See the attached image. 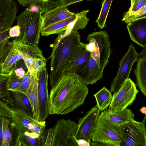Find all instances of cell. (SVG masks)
I'll return each instance as SVG.
<instances>
[{
	"instance_id": "b9f144b4",
	"label": "cell",
	"mask_w": 146,
	"mask_h": 146,
	"mask_svg": "<svg viewBox=\"0 0 146 146\" xmlns=\"http://www.w3.org/2000/svg\"><path fill=\"white\" fill-rule=\"evenodd\" d=\"M133 0H130L131 1H132Z\"/></svg>"
},
{
	"instance_id": "603a6c76",
	"label": "cell",
	"mask_w": 146,
	"mask_h": 146,
	"mask_svg": "<svg viewBox=\"0 0 146 146\" xmlns=\"http://www.w3.org/2000/svg\"><path fill=\"white\" fill-rule=\"evenodd\" d=\"M94 96L100 112L107 109L111 102L112 97L111 92L105 86L94 94Z\"/></svg>"
},
{
	"instance_id": "9a60e30c",
	"label": "cell",
	"mask_w": 146,
	"mask_h": 146,
	"mask_svg": "<svg viewBox=\"0 0 146 146\" xmlns=\"http://www.w3.org/2000/svg\"><path fill=\"white\" fill-rule=\"evenodd\" d=\"M127 28L131 40L146 48V18L127 24Z\"/></svg>"
},
{
	"instance_id": "e575fe53",
	"label": "cell",
	"mask_w": 146,
	"mask_h": 146,
	"mask_svg": "<svg viewBox=\"0 0 146 146\" xmlns=\"http://www.w3.org/2000/svg\"><path fill=\"white\" fill-rule=\"evenodd\" d=\"M20 30L19 26L17 25L11 27L9 30V35L11 37H17L20 34Z\"/></svg>"
},
{
	"instance_id": "5b68a950",
	"label": "cell",
	"mask_w": 146,
	"mask_h": 146,
	"mask_svg": "<svg viewBox=\"0 0 146 146\" xmlns=\"http://www.w3.org/2000/svg\"><path fill=\"white\" fill-rule=\"evenodd\" d=\"M92 146H120L122 135L120 125L100 114L92 138Z\"/></svg>"
},
{
	"instance_id": "f546056e",
	"label": "cell",
	"mask_w": 146,
	"mask_h": 146,
	"mask_svg": "<svg viewBox=\"0 0 146 146\" xmlns=\"http://www.w3.org/2000/svg\"><path fill=\"white\" fill-rule=\"evenodd\" d=\"M23 78H20L15 74L13 71L9 76L7 84V88L9 91L14 92L21 84Z\"/></svg>"
},
{
	"instance_id": "8d00e7d4",
	"label": "cell",
	"mask_w": 146,
	"mask_h": 146,
	"mask_svg": "<svg viewBox=\"0 0 146 146\" xmlns=\"http://www.w3.org/2000/svg\"><path fill=\"white\" fill-rule=\"evenodd\" d=\"M9 39H7L0 42V59L3 55L6 44Z\"/></svg>"
},
{
	"instance_id": "277c9868",
	"label": "cell",
	"mask_w": 146,
	"mask_h": 146,
	"mask_svg": "<svg viewBox=\"0 0 146 146\" xmlns=\"http://www.w3.org/2000/svg\"><path fill=\"white\" fill-rule=\"evenodd\" d=\"M16 20L21 33L15 39L24 44L38 45L42 27V14L27 8Z\"/></svg>"
},
{
	"instance_id": "ac0fdd59",
	"label": "cell",
	"mask_w": 146,
	"mask_h": 146,
	"mask_svg": "<svg viewBox=\"0 0 146 146\" xmlns=\"http://www.w3.org/2000/svg\"><path fill=\"white\" fill-rule=\"evenodd\" d=\"M100 114L111 121L120 125L132 121L135 116L132 110L127 108L115 112L107 109L102 111Z\"/></svg>"
},
{
	"instance_id": "5bb4252c",
	"label": "cell",
	"mask_w": 146,
	"mask_h": 146,
	"mask_svg": "<svg viewBox=\"0 0 146 146\" xmlns=\"http://www.w3.org/2000/svg\"><path fill=\"white\" fill-rule=\"evenodd\" d=\"M86 44L80 42L69 55L63 70V74L74 73L90 58V52L86 49Z\"/></svg>"
},
{
	"instance_id": "2e32d148",
	"label": "cell",
	"mask_w": 146,
	"mask_h": 146,
	"mask_svg": "<svg viewBox=\"0 0 146 146\" xmlns=\"http://www.w3.org/2000/svg\"><path fill=\"white\" fill-rule=\"evenodd\" d=\"M136 68L133 72L136 76V85L146 96V48L138 54Z\"/></svg>"
},
{
	"instance_id": "1f68e13d",
	"label": "cell",
	"mask_w": 146,
	"mask_h": 146,
	"mask_svg": "<svg viewBox=\"0 0 146 146\" xmlns=\"http://www.w3.org/2000/svg\"><path fill=\"white\" fill-rule=\"evenodd\" d=\"M0 115L9 118L11 117V108L0 99Z\"/></svg>"
},
{
	"instance_id": "836d02e7",
	"label": "cell",
	"mask_w": 146,
	"mask_h": 146,
	"mask_svg": "<svg viewBox=\"0 0 146 146\" xmlns=\"http://www.w3.org/2000/svg\"><path fill=\"white\" fill-rule=\"evenodd\" d=\"M84 0H63L61 3L58 6L50 10H54L58 9L65 7H68V6L71 5ZM86 0L90 1L92 0Z\"/></svg>"
},
{
	"instance_id": "4dcf8cb0",
	"label": "cell",
	"mask_w": 146,
	"mask_h": 146,
	"mask_svg": "<svg viewBox=\"0 0 146 146\" xmlns=\"http://www.w3.org/2000/svg\"><path fill=\"white\" fill-rule=\"evenodd\" d=\"M128 11H136L146 5V0H133Z\"/></svg>"
},
{
	"instance_id": "484cf974",
	"label": "cell",
	"mask_w": 146,
	"mask_h": 146,
	"mask_svg": "<svg viewBox=\"0 0 146 146\" xmlns=\"http://www.w3.org/2000/svg\"><path fill=\"white\" fill-rule=\"evenodd\" d=\"M13 92L14 100L18 108L22 110L33 118L31 105L27 96L24 94L19 92Z\"/></svg>"
},
{
	"instance_id": "4fadbf2b",
	"label": "cell",
	"mask_w": 146,
	"mask_h": 146,
	"mask_svg": "<svg viewBox=\"0 0 146 146\" xmlns=\"http://www.w3.org/2000/svg\"><path fill=\"white\" fill-rule=\"evenodd\" d=\"M100 112L96 105L79 119L75 135L76 139H83L92 144V134Z\"/></svg>"
},
{
	"instance_id": "f35d334b",
	"label": "cell",
	"mask_w": 146,
	"mask_h": 146,
	"mask_svg": "<svg viewBox=\"0 0 146 146\" xmlns=\"http://www.w3.org/2000/svg\"><path fill=\"white\" fill-rule=\"evenodd\" d=\"M78 146H90L92 144L83 139H76Z\"/></svg>"
},
{
	"instance_id": "7a4b0ae2",
	"label": "cell",
	"mask_w": 146,
	"mask_h": 146,
	"mask_svg": "<svg viewBox=\"0 0 146 146\" xmlns=\"http://www.w3.org/2000/svg\"><path fill=\"white\" fill-rule=\"evenodd\" d=\"M86 44L90 52L89 59L77 69L74 73L85 85L96 83L103 76V72L108 65L112 51L111 42L106 31L93 32L88 35Z\"/></svg>"
},
{
	"instance_id": "d4e9b609",
	"label": "cell",
	"mask_w": 146,
	"mask_h": 146,
	"mask_svg": "<svg viewBox=\"0 0 146 146\" xmlns=\"http://www.w3.org/2000/svg\"><path fill=\"white\" fill-rule=\"evenodd\" d=\"M25 95L30 102L33 111V118L36 121L40 122L37 81L29 90Z\"/></svg>"
},
{
	"instance_id": "74e56055",
	"label": "cell",
	"mask_w": 146,
	"mask_h": 146,
	"mask_svg": "<svg viewBox=\"0 0 146 146\" xmlns=\"http://www.w3.org/2000/svg\"><path fill=\"white\" fill-rule=\"evenodd\" d=\"M9 30H7L0 33V42L11 38L9 35Z\"/></svg>"
},
{
	"instance_id": "ffe728a7",
	"label": "cell",
	"mask_w": 146,
	"mask_h": 146,
	"mask_svg": "<svg viewBox=\"0 0 146 146\" xmlns=\"http://www.w3.org/2000/svg\"><path fill=\"white\" fill-rule=\"evenodd\" d=\"M9 118L0 115V146L10 145L12 139L11 129L14 127Z\"/></svg>"
},
{
	"instance_id": "d590c367",
	"label": "cell",
	"mask_w": 146,
	"mask_h": 146,
	"mask_svg": "<svg viewBox=\"0 0 146 146\" xmlns=\"http://www.w3.org/2000/svg\"><path fill=\"white\" fill-rule=\"evenodd\" d=\"M14 72L15 75L21 78H23L26 73L22 67L17 68Z\"/></svg>"
},
{
	"instance_id": "ab89813d",
	"label": "cell",
	"mask_w": 146,
	"mask_h": 146,
	"mask_svg": "<svg viewBox=\"0 0 146 146\" xmlns=\"http://www.w3.org/2000/svg\"><path fill=\"white\" fill-rule=\"evenodd\" d=\"M140 111L142 113L146 115V108L145 106H143L141 108L140 110Z\"/></svg>"
},
{
	"instance_id": "7c38bea8",
	"label": "cell",
	"mask_w": 146,
	"mask_h": 146,
	"mask_svg": "<svg viewBox=\"0 0 146 146\" xmlns=\"http://www.w3.org/2000/svg\"><path fill=\"white\" fill-rule=\"evenodd\" d=\"M39 121H45L49 115V95L48 90V74L45 64L37 73Z\"/></svg>"
},
{
	"instance_id": "d6a6232c",
	"label": "cell",
	"mask_w": 146,
	"mask_h": 146,
	"mask_svg": "<svg viewBox=\"0 0 146 146\" xmlns=\"http://www.w3.org/2000/svg\"><path fill=\"white\" fill-rule=\"evenodd\" d=\"M46 64V60L44 61L38 60L36 61L33 68V74L36 76L37 73L45 64Z\"/></svg>"
},
{
	"instance_id": "60d3db41",
	"label": "cell",
	"mask_w": 146,
	"mask_h": 146,
	"mask_svg": "<svg viewBox=\"0 0 146 146\" xmlns=\"http://www.w3.org/2000/svg\"><path fill=\"white\" fill-rule=\"evenodd\" d=\"M1 65H0V72H1Z\"/></svg>"
},
{
	"instance_id": "30bf717a",
	"label": "cell",
	"mask_w": 146,
	"mask_h": 146,
	"mask_svg": "<svg viewBox=\"0 0 146 146\" xmlns=\"http://www.w3.org/2000/svg\"><path fill=\"white\" fill-rule=\"evenodd\" d=\"M139 92L136 84L128 78L118 91L113 94L109 109L115 112L126 108L135 100Z\"/></svg>"
},
{
	"instance_id": "44dd1931",
	"label": "cell",
	"mask_w": 146,
	"mask_h": 146,
	"mask_svg": "<svg viewBox=\"0 0 146 146\" xmlns=\"http://www.w3.org/2000/svg\"><path fill=\"white\" fill-rule=\"evenodd\" d=\"M80 12L68 18L50 25L42 29L41 34L42 36H47L53 34H59L65 30L68 25L75 21L78 17Z\"/></svg>"
},
{
	"instance_id": "6da1fadb",
	"label": "cell",
	"mask_w": 146,
	"mask_h": 146,
	"mask_svg": "<svg viewBox=\"0 0 146 146\" xmlns=\"http://www.w3.org/2000/svg\"><path fill=\"white\" fill-rule=\"evenodd\" d=\"M87 86L74 73L63 74L51 87L49 95V114L65 115L83 104L88 93Z\"/></svg>"
},
{
	"instance_id": "f1b7e54d",
	"label": "cell",
	"mask_w": 146,
	"mask_h": 146,
	"mask_svg": "<svg viewBox=\"0 0 146 146\" xmlns=\"http://www.w3.org/2000/svg\"><path fill=\"white\" fill-rule=\"evenodd\" d=\"M37 81V76L27 71L15 91L25 94L29 90Z\"/></svg>"
},
{
	"instance_id": "d6986e66",
	"label": "cell",
	"mask_w": 146,
	"mask_h": 146,
	"mask_svg": "<svg viewBox=\"0 0 146 146\" xmlns=\"http://www.w3.org/2000/svg\"><path fill=\"white\" fill-rule=\"evenodd\" d=\"M22 6L33 5L36 12L43 14L58 6L63 0H17Z\"/></svg>"
},
{
	"instance_id": "83f0119b",
	"label": "cell",
	"mask_w": 146,
	"mask_h": 146,
	"mask_svg": "<svg viewBox=\"0 0 146 146\" xmlns=\"http://www.w3.org/2000/svg\"><path fill=\"white\" fill-rule=\"evenodd\" d=\"M145 18H146V5L136 11H128L125 12L121 20L128 24Z\"/></svg>"
},
{
	"instance_id": "e0dca14e",
	"label": "cell",
	"mask_w": 146,
	"mask_h": 146,
	"mask_svg": "<svg viewBox=\"0 0 146 146\" xmlns=\"http://www.w3.org/2000/svg\"><path fill=\"white\" fill-rule=\"evenodd\" d=\"M76 13L70 12L68 10V7L54 10H49L42 15L43 25L42 29L70 17Z\"/></svg>"
},
{
	"instance_id": "cb8c5ba5",
	"label": "cell",
	"mask_w": 146,
	"mask_h": 146,
	"mask_svg": "<svg viewBox=\"0 0 146 146\" xmlns=\"http://www.w3.org/2000/svg\"><path fill=\"white\" fill-rule=\"evenodd\" d=\"M10 74H4L0 72V99L10 108L13 107L15 105V101L7 88V84Z\"/></svg>"
},
{
	"instance_id": "52a82bcc",
	"label": "cell",
	"mask_w": 146,
	"mask_h": 146,
	"mask_svg": "<svg viewBox=\"0 0 146 146\" xmlns=\"http://www.w3.org/2000/svg\"><path fill=\"white\" fill-rule=\"evenodd\" d=\"M146 115L142 122L134 119L120 125L122 135L120 146H146Z\"/></svg>"
},
{
	"instance_id": "3957f363",
	"label": "cell",
	"mask_w": 146,
	"mask_h": 146,
	"mask_svg": "<svg viewBox=\"0 0 146 146\" xmlns=\"http://www.w3.org/2000/svg\"><path fill=\"white\" fill-rule=\"evenodd\" d=\"M54 42L50 58V73L49 76L52 87L61 78L66 61L72 51L81 42L80 33L72 30H64L58 34Z\"/></svg>"
},
{
	"instance_id": "7402d4cb",
	"label": "cell",
	"mask_w": 146,
	"mask_h": 146,
	"mask_svg": "<svg viewBox=\"0 0 146 146\" xmlns=\"http://www.w3.org/2000/svg\"><path fill=\"white\" fill-rule=\"evenodd\" d=\"M49 129H45L40 136L33 138L24 134L18 135L16 139L15 146H44Z\"/></svg>"
},
{
	"instance_id": "4316f807",
	"label": "cell",
	"mask_w": 146,
	"mask_h": 146,
	"mask_svg": "<svg viewBox=\"0 0 146 146\" xmlns=\"http://www.w3.org/2000/svg\"><path fill=\"white\" fill-rule=\"evenodd\" d=\"M113 0H103L99 16L96 20L98 27L102 29L106 27L107 25L106 21L110 8Z\"/></svg>"
},
{
	"instance_id": "8992f818",
	"label": "cell",
	"mask_w": 146,
	"mask_h": 146,
	"mask_svg": "<svg viewBox=\"0 0 146 146\" xmlns=\"http://www.w3.org/2000/svg\"><path fill=\"white\" fill-rule=\"evenodd\" d=\"M78 124L70 119L58 120L53 127L51 146H78L75 137Z\"/></svg>"
},
{
	"instance_id": "9c48e42d",
	"label": "cell",
	"mask_w": 146,
	"mask_h": 146,
	"mask_svg": "<svg viewBox=\"0 0 146 146\" xmlns=\"http://www.w3.org/2000/svg\"><path fill=\"white\" fill-rule=\"evenodd\" d=\"M11 119L18 135L26 132H35L40 135L45 129L46 124L44 121H36L26 112L18 108L12 107Z\"/></svg>"
},
{
	"instance_id": "8fae6325",
	"label": "cell",
	"mask_w": 146,
	"mask_h": 146,
	"mask_svg": "<svg viewBox=\"0 0 146 146\" xmlns=\"http://www.w3.org/2000/svg\"><path fill=\"white\" fill-rule=\"evenodd\" d=\"M138 55L134 46L131 44L127 51L120 60L117 75L111 84V92L113 94L116 92L129 78L133 65L136 61Z\"/></svg>"
},
{
	"instance_id": "ba28073f",
	"label": "cell",
	"mask_w": 146,
	"mask_h": 146,
	"mask_svg": "<svg viewBox=\"0 0 146 146\" xmlns=\"http://www.w3.org/2000/svg\"><path fill=\"white\" fill-rule=\"evenodd\" d=\"M25 50V44L15 39L7 43L3 56L0 59L1 72L10 74L17 68L19 62L23 60Z\"/></svg>"
}]
</instances>
